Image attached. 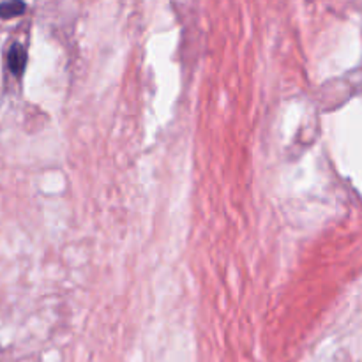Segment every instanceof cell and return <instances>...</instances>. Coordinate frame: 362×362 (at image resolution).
<instances>
[{
  "label": "cell",
  "mask_w": 362,
  "mask_h": 362,
  "mask_svg": "<svg viewBox=\"0 0 362 362\" xmlns=\"http://www.w3.org/2000/svg\"><path fill=\"white\" fill-rule=\"evenodd\" d=\"M25 9H27V6L23 2L0 4V18L2 20H11V18H16L20 14H23Z\"/></svg>",
  "instance_id": "7a4b0ae2"
},
{
  "label": "cell",
  "mask_w": 362,
  "mask_h": 362,
  "mask_svg": "<svg viewBox=\"0 0 362 362\" xmlns=\"http://www.w3.org/2000/svg\"><path fill=\"white\" fill-rule=\"evenodd\" d=\"M7 66H9V71L16 76H20L23 73L25 66H27V52L21 45H13L9 48V53H7Z\"/></svg>",
  "instance_id": "6da1fadb"
}]
</instances>
